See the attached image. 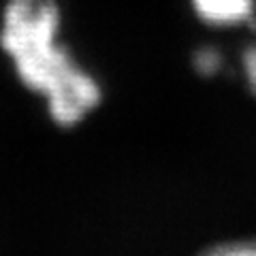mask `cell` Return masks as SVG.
Segmentation results:
<instances>
[{
  "label": "cell",
  "instance_id": "obj_5",
  "mask_svg": "<svg viewBox=\"0 0 256 256\" xmlns=\"http://www.w3.org/2000/svg\"><path fill=\"white\" fill-rule=\"evenodd\" d=\"M218 66V56L214 52H203L198 56V68L205 70V73H212V70Z\"/></svg>",
  "mask_w": 256,
  "mask_h": 256
},
{
  "label": "cell",
  "instance_id": "obj_2",
  "mask_svg": "<svg viewBox=\"0 0 256 256\" xmlns=\"http://www.w3.org/2000/svg\"><path fill=\"white\" fill-rule=\"evenodd\" d=\"M194 9L205 22L235 24L252 15V0H194Z\"/></svg>",
  "mask_w": 256,
  "mask_h": 256
},
{
  "label": "cell",
  "instance_id": "obj_4",
  "mask_svg": "<svg viewBox=\"0 0 256 256\" xmlns=\"http://www.w3.org/2000/svg\"><path fill=\"white\" fill-rule=\"evenodd\" d=\"M246 73H248V79H250L252 90L256 92V47L248 50L246 54Z\"/></svg>",
  "mask_w": 256,
  "mask_h": 256
},
{
  "label": "cell",
  "instance_id": "obj_1",
  "mask_svg": "<svg viewBox=\"0 0 256 256\" xmlns=\"http://www.w3.org/2000/svg\"><path fill=\"white\" fill-rule=\"evenodd\" d=\"M58 24L54 0H11L0 41L13 56L22 82L50 98L52 118L60 126H73L98 105L100 90L54 43Z\"/></svg>",
  "mask_w": 256,
  "mask_h": 256
},
{
  "label": "cell",
  "instance_id": "obj_3",
  "mask_svg": "<svg viewBox=\"0 0 256 256\" xmlns=\"http://www.w3.org/2000/svg\"><path fill=\"white\" fill-rule=\"evenodd\" d=\"M207 254H218V256H256V242L216 246V248H210Z\"/></svg>",
  "mask_w": 256,
  "mask_h": 256
}]
</instances>
